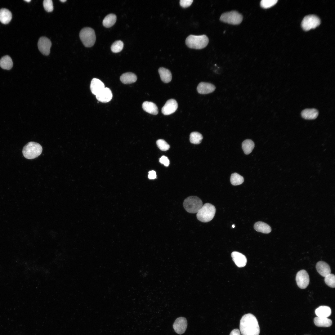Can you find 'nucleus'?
I'll return each mask as SVG.
<instances>
[{"label":"nucleus","mask_w":335,"mask_h":335,"mask_svg":"<svg viewBox=\"0 0 335 335\" xmlns=\"http://www.w3.org/2000/svg\"><path fill=\"white\" fill-rule=\"evenodd\" d=\"M193 1V0H181L180 1V4L182 7L186 8L190 6Z\"/></svg>","instance_id":"36"},{"label":"nucleus","mask_w":335,"mask_h":335,"mask_svg":"<svg viewBox=\"0 0 335 335\" xmlns=\"http://www.w3.org/2000/svg\"><path fill=\"white\" fill-rule=\"evenodd\" d=\"M161 80L164 83H168L172 79V74L170 71L163 67H160L158 69Z\"/></svg>","instance_id":"24"},{"label":"nucleus","mask_w":335,"mask_h":335,"mask_svg":"<svg viewBox=\"0 0 335 335\" xmlns=\"http://www.w3.org/2000/svg\"><path fill=\"white\" fill-rule=\"evenodd\" d=\"M12 14L6 8L0 9V21L3 24H6L11 20Z\"/></svg>","instance_id":"23"},{"label":"nucleus","mask_w":335,"mask_h":335,"mask_svg":"<svg viewBox=\"0 0 335 335\" xmlns=\"http://www.w3.org/2000/svg\"><path fill=\"white\" fill-rule=\"evenodd\" d=\"M116 16L113 13L107 15L103 20V25L106 27H109L113 25L116 20Z\"/></svg>","instance_id":"27"},{"label":"nucleus","mask_w":335,"mask_h":335,"mask_svg":"<svg viewBox=\"0 0 335 335\" xmlns=\"http://www.w3.org/2000/svg\"><path fill=\"white\" fill-rule=\"evenodd\" d=\"M148 177L150 179H154L156 178V174L154 170L149 172Z\"/></svg>","instance_id":"38"},{"label":"nucleus","mask_w":335,"mask_h":335,"mask_svg":"<svg viewBox=\"0 0 335 335\" xmlns=\"http://www.w3.org/2000/svg\"><path fill=\"white\" fill-rule=\"evenodd\" d=\"M13 63L11 58L8 56H5L0 59V66L4 69L9 70L13 66Z\"/></svg>","instance_id":"26"},{"label":"nucleus","mask_w":335,"mask_h":335,"mask_svg":"<svg viewBox=\"0 0 335 335\" xmlns=\"http://www.w3.org/2000/svg\"><path fill=\"white\" fill-rule=\"evenodd\" d=\"M239 328L241 335H259L260 332L257 318L250 313L245 314L242 317Z\"/></svg>","instance_id":"1"},{"label":"nucleus","mask_w":335,"mask_h":335,"mask_svg":"<svg viewBox=\"0 0 335 335\" xmlns=\"http://www.w3.org/2000/svg\"><path fill=\"white\" fill-rule=\"evenodd\" d=\"M216 209L212 204L207 203L204 204L197 212L196 217L201 222H207L211 221L214 217Z\"/></svg>","instance_id":"3"},{"label":"nucleus","mask_w":335,"mask_h":335,"mask_svg":"<svg viewBox=\"0 0 335 335\" xmlns=\"http://www.w3.org/2000/svg\"><path fill=\"white\" fill-rule=\"evenodd\" d=\"M254 228L257 231L264 234H268L271 230V228L269 225L265 222L260 221L255 223Z\"/></svg>","instance_id":"20"},{"label":"nucleus","mask_w":335,"mask_h":335,"mask_svg":"<svg viewBox=\"0 0 335 335\" xmlns=\"http://www.w3.org/2000/svg\"><path fill=\"white\" fill-rule=\"evenodd\" d=\"M234 227H235L234 225H232V227L233 228H234Z\"/></svg>","instance_id":"42"},{"label":"nucleus","mask_w":335,"mask_h":335,"mask_svg":"<svg viewBox=\"0 0 335 335\" xmlns=\"http://www.w3.org/2000/svg\"><path fill=\"white\" fill-rule=\"evenodd\" d=\"M25 1L26 2H29L31 1V0H25Z\"/></svg>","instance_id":"41"},{"label":"nucleus","mask_w":335,"mask_h":335,"mask_svg":"<svg viewBox=\"0 0 335 335\" xmlns=\"http://www.w3.org/2000/svg\"><path fill=\"white\" fill-rule=\"evenodd\" d=\"M296 280L299 288L305 289L308 286L309 283L310 279L308 274L306 270H301L297 273Z\"/></svg>","instance_id":"9"},{"label":"nucleus","mask_w":335,"mask_h":335,"mask_svg":"<svg viewBox=\"0 0 335 335\" xmlns=\"http://www.w3.org/2000/svg\"><path fill=\"white\" fill-rule=\"evenodd\" d=\"M178 108V104L174 99L167 101L162 109V112L165 115H168L174 113Z\"/></svg>","instance_id":"12"},{"label":"nucleus","mask_w":335,"mask_h":335,"mask_svg":"<svg viewBox=\"0 0 335 335\" xmlns=\"http://www.w3.org/2000/svg\"><path fill=\"white\" fill-rule=\"evenodd\" d=\"M243 17L242 15L235 11H232L222 13L220 17V20L227 23L238 25L242 21Z\"/></svg>","instance_id":"7"},{"label":"nucleus","mask_w":335,"mask_h":335,"mask_svg":"<svg viewBox=\"0 0 335 335\" xmlns=\"http://www.w3.org/2000/svg\"><path fill=\"white\" fill-rule=\"evenodd\" d=\"M230 182L234 185L242 184L244 181L243 177L237 173H232L230 176Z\"/></svg>","instance_id":"29"},{"label":"nucleus","mask_w":335,"mask_h":335,"mask_svg":"<svg viewBox=\"0 0 335 335\" xmlns=\"http://www.w3.org/2000/svg\"><path fill=\"white\" fill-rule=\"evenodd\" d=\"M123 47V43L120 40H118L114 42L111 47L112 51L117 53L121 51Z\"/></svg>","instance_id":"31"},{"label":"nucleus","mask_w":335,"mask_h":335,"mask_svg":"<svg viewBox=\"0 0 335 335\" xmlns=\"http://www.w3.org/2000/svg\"><path fill=\"white\" fill-rule=\"evenodd\" d=\"M79 37L83 45L87 47L93 46L96 40L94 30L89 27L84 28L81 30L79 33Z\"/></svg>","instance_id":"6"},{"label":"nucleus","mask_w":335,"mask_h":335,"mask_svg":"<svg viewBox=\"0 0 335 335\" xmlns=\"http://www.w3.org/2000/svg\"><path fill=\"white\" fill-rule=\"evenodd\" d=\"M105 88L104 84L100 79L96 78L92 79L91 82L90 88L93 94L96 95Z\"/></svg>","instance_id":"16"},{"label":"nucleus","mask_w":335,"mask_h":335,"mask_svg":"<svg viewBox=\"0 0 335 335\" xmlns=\"http://www.w3.org/2000/svg\"><path fill=\"white\" fill-rule=\"evenodd\" d=\"M202 135L198 132H193L190 135V142L194 144H199L203 139Z\"/></svg>","instance_id":"30"},{"label":"nucleus","mask_w":335,"mask_h":335,"mask_svg":"<svg viewBox=\"0 0 335 335\" xmlns=\"http://www.w3.org/2000/svg\"><path fill=\"white\" fill-rule=\"evenodd\" d=\"M187 326V322L186 319L181 317L178 318L176 319L173 327L176 333L179 334H181L185 332Z\"/></svg>","instance_id":"11"},{"label":"nucleus","mask_w":335,"mask_h":335,"mask_svg":"<svg viewBox=\"0 0 335 335\" xmlns=\"http://www.w3.org/2000/svg\"><path fill=\"white\" fill-rule=\"evenodd\" d=\"M315 312L317 317L327 318L331 315V310L328 306H321L315 310Z\"/></svg>","instance_id":"22"},{"label":"nucleus","mask_w":335,"mask_h":335,"mask_svg":"<svg viewBox=\"0 0 335 335\" xmlns=\"http://www.w3.org/2000/svg\"><path fill=\"white\" fill-rule=\"evenodd\" d=\"M142 107L145 111L151 114L157 115L158 113L157 106L152 102H144L142 104Z\"/></svg>","instance_id":"18"},{"label":"nucleus","mask_w":335,"mask_h":335,"mask_svg":"<svg viewBox=\"0 0 335 335\" xmlns=\"http://www.w3.org/2000/svg\"><path fill=\"white\" fill-rule=\"evenodd\" d=\"M42 150V147L40 144L31 141L28 143L24 147L22 153L25 158L28 159H32L40 155Z\"/></svg>","instance_id":"4"},{"label":"nucleus","mask_w":335,"mask_h":335,"mask_svg":"<svg viewBox=\"0 0 335 335\" xmlns=\"http://www.w3.org/2000/svg\"><path fill=\"white\" fill-rule=\"evenodd\" d=\"M60 1L62 2H66V0H60Z\"/></svg>","instance_id":"40"},{"label":"nucleus","mask_w":335,"mask_h":335,"mask_svg":"<svg viewBox=\"0 0 335 335\" xmlns=\"http://www.w3.org/2000/svg\"><path fill=\"white\" fill-rule=\"evenodd\" d=\"M324 277V281L326 284L331 288H334L335 286L334 275L330 273Z\"/></svg>","instance_id":"32"},{"label":"nucleus","mask_w":335,"mask_h":335,"mask_svg":"<svg viewBox=\"0 0 335 335\" xmlns=\"http://www.w3.org/2000/svg\"><path fill=\"white\" fill-rule=\"evenodd\" d=\"M43 4L44 8L47 11L50 12L53 11V6L51 0H44Z\"/></svg>","instance_id":"35"},{"label":"nucleus","mask_w":335,"mask_h":335,"mask_svg":"<svg viewBox=\"0 0 335 335\" xmlns=\"http://www.w3.org/2000/svg\"><path fill=\"white\" fill-rule=\"evenodd\" d=\"M96 96L97 99L103 103L108 102L112 99L113 95L111 90L109 88L105 87Z\"/></svg>","instance_id":"13"},{"label":"nucleus","mask_w":335,"mask_h":335,"mask_svg":"<svg viewBox=\"0 0 335 335\" xmlns=\"http://www.w3.org/2000/svg\"><path fill=\"white\" fill-rule=\"evenodd\" d=\"M159 162L166 166H168L169 164V159L167 157L165 156H163L160 158Z\"/></svg>","instance_id":"37"},{"label":"nucleus","mask_w":335,"mask_h":335,"mask_svg":"<svg viewBox=\"0 0 335 335\" xmlns=\"http://www.w3.org/2000/svg\"><path fill=\"white\" fill-rule=\"evenodd\" d=\"M231 256L233 261L238 267H242L246 265L247 260L246 257L243 254L234 251L232 253Z\"/></svg>","instance_id":"14"},{"label":"nucleus","mask_w":335,"mask_h":335,"mask_svg":"<svg viewBox=\"0 0 335 335\" xmlns=\"http://www.w3.org/2000/svg\"><path fill=\"white\" fill-rule=\"evenodd\" d=\"M318 114V111L316 109H307L302 111L301 116L305 119L311 120L315 119L317 117Z\"/></svg>","instance_id":"19"},{"label":"nucleus","mask_w":335,"mask_h":335,"mask_svg":"<svg viewBox=\"0 0 335 335\" xmlns=\"http://www.w3.org/2000/svg\"><path fill=\"white\" fill-rule=\"evenodd\" d=\"M156 144L159 148L162 151H165L169 149V145L163 140H158L156 141Z\"/></svg>","instance_id":"33"},{"label":"nucleus","mask_w":335,"mask_h":335,"mask_svg":"<svg viewBox=\"0 0 335 335\" xmlns=\"http://www.w3.org/2000/svg\"><path fill=\"white\" fill-rule=\"evenodd\" d=\"M209 39L205 35H190L185 40L186 44L189 47L195 49L204 48L207 45Z\"/></svg>","instance_id":"2"},{"label":"nucleus","mask_w":335,"mask_h":335,"mask_svg":"<svg viewBox=\"0 0 335 335\" xmlns=\"http://www.w3.org/2000/svg\"><path fill=\"white\" fill-rule=\"evenodd\" d=\"M254 147V143L251 140L247 139L242 142V149L244 153L246 154H248L250 153Z\"/></svg>","instance_id":"28"},{"label":"nucleus","mask_w":335,"mask_h":335,"mask_svg":"<svg viewBox=\"0 0 335 335\" xmlns=\"http://www.w3.org/2000/svg\"><path fill=\"white\" fill-rule=\"evenodd\" d=\"M216 87L213 84L208 83L202 82L198 85L197 89L198 92L201 94H207L213 92Z\"/></svg>","instance_id":"15"},{"label":"nucleus","mask_w":335,"mask_h":335,"mask_svg":"<svg viewBox=\"0 0 335 335\" xmlns=\"http://www.w3.org/2000/svg\"><path fill=\"white\" fill-rule=\"evenodd\" d=\"M230 335H240V331L238 329H234L231 331Z\"/></svg>","instance_id":"39"},{"label":"nucleus","mask_w":335,"mask_h":335,"mask_svg":"<svg viewBox=\"0 0 335 335\" xmlns=\"http://www.w3.org/2000/svg\"><path fill=\"white\" fill-rule=\"evenodd\" d=\"M38 46L39 51L43 55L47 56L50 53L51 42L50 40L45 37H41L39 39Z\"/></svg>","instance_id":"10"},{"label":"nucleus","mask_w":335,"mask_h":335,"mask_svg":"<svg viewBox=\"0 0 335 335\" xmlns=\"http://www.w3.org/2000/svg\"><path fill=\"white\" fill-rule=\"evenodd\" d=\"M316 268L318 272L323 277H325L331 273L329 265L324 261L318 262L316 264Z\"/></svg>","instance_id":"17"},{"label":"nucleus","mask_w":335,"mask_h":335,"mask_svg":"<svg viewBox=\"0 0 335 335\" xmlns=\"http://www.w3.org/2000/svg\"><path fill=\"white\" fill-rule=\"evenodd\" d=\"M314 323L318 327H328L331 325L332 324V320L325 318L316 317L314 319Z\"/></svg>","instance_id":"25"},{"label":"nucleus","mask_w":335,"mask_h":335,"mask_svg":"<svg viewBox=\"0 0 335 335\" xmlns=\"http://www.w3.org/2000/svg\"><path fill=\"white\" fill-rule=\"evenodd\" d=\"M277 0H262L260 2V6L264 8L270 7L275 5Z\"/></svg>","instance_id":"34"},{"label":"nucleus","mask_w":335,"mask_h":335,"mask_svg":"<svg viewBox=\"0 0 335 335\" xmlns=\"http://www.w3.org/2000/svg\"><path fill=\"white\" fill-rule=\"evenodd\" d=\"M320 24V20L317 16L310 15L304 17L302 21L301 26L304 30L307 31L315 29Z\"/></svg>","instance_id":"8"},{"label":"nucleus","mask_w":335,"mask_h":335,"mask_svg":"<svg viewBox=\"0 0 335 335\" xmlns=\"http://www.w3.org/2000/svg\"><path fill=\"white\" fill-rule=\"evenodd\" d=\"M137 77L135 74L132 72H127L123 74L120 77V80L124 84H130L135 82Z\"/></svg>","instance_id":"21"},{"label":"nucleus","mask_w":335,"mask_h":335,"mask_svg":"<svg viewBox=\"0 0 335 335\" xmlns=\"http://www.w3.org/2000/svg\"><path fill=\"white\" fill-rule=\"evenodd\" d=\"M183 205L187 212L195 213L198 212L203 204L202 200L199 198L192 196L188 197L184 200Z\"/></svg>","instance_id":"5"}]
</instances>
